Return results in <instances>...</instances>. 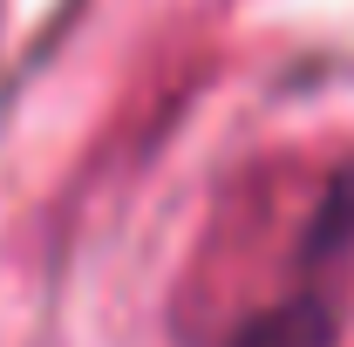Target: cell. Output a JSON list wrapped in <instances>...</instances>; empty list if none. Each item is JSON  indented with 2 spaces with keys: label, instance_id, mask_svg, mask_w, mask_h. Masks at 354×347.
<instances>
[{
  "label": "cell",
  "instance_id": "cell-1",
  "mask_svg": "<svg viewBox=\"0 0 354 347\" xmlns=\"http://www.w3.org/2000/svg\"><path fill=\"white\" fill-rule=\"evenodd\" d=\"M334 320H341V286H307L293 279L272 306H259L232 347H327L334 341Z\"/></svg>",
  "mask_w": 354,
  "mask_h": 347
}]
</instances>
